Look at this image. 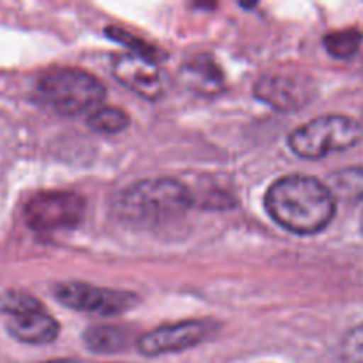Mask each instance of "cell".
Masks as SVG:
<instances>
[{
    "mask_svg": "<svg viewBox=\"0 0 363 363\" xmlns=\"http://www.w3.org/2000/svg\"><path fill=\"white\" fill-rule=\"evenodd\" d=\"M211 330V323L197 321V319L163 325L138 337L137 347L145 357H162V354L177 353V351L190 350V347L204 342Z\"/></svg>",
    "mask_w": 363,
    "mask_h": 363,
    "instance_id": "cell-7",
    "label": "cell"
},
{
    "mask_svg": "<svg viewBox=\"0 0 363 363\" xmlns=\"http://www.w3.org/2000/svg\"><path fill=\"white\" fill-rule=\"evenodd\" d=\"M363 130L347 116H323L301 124L289 135V147L305 160H319L360 144Z\"/></svg>",
    "mask_w": 363,
    "mask_h": 363,
    "instance_id": "cell-4",
    "label": "cell"
},
{
    "mask_svg": "<svg viewBox=\"0 0 363 363\" xmlns=\"http://www.w3.org/2000/svg\"><path fill=\"white\" fill-rule=\"evenodd\" d=\"M184 84L195 92L204 96H215L223 91V73L215 60L208 55L194 57L183 67Z\"/></svg>",
    "mask_w": 363,
    "mask_h": 363,
    "instance_id": "cell-11",
    "label": "cell"
},
{
    "mask_svg": "<svg viewBox=\"0 0 363 363\" xmlns=\"http://www.w3.org/2000/svg\"><path fill=\"white\" fill-rule=\"evenodd\" d=\"M87 124L91 130L98 131V133L113 135L124 131L130 124V116L124 110L116 108V106H101L91 112Z\"/></svg>",
    "mask_w": 363,
    "mask_h": 363,
    "instance_id": "cell-14",
    "label": "cell"
},
{
    "mask_svg": "<svg viewBox=\"0 0 363 363\" xmlns=\"http://www.w3.org/2000/svg\"><path fill=\"white\" fill-rule=\"evenodd\" d=\"M360 225H362V233H363V215H362V220H360Z\"/></svg>",
    "mask_w": 363,
    "mask_h": 363,
    "instance_id": "cell-19",
    "label": "cell"
},
{
    "mask_svg": "<svg viewBox=\"0 0 363 363\" xmlns=\"http://www.w3.org/2000/svg\"><path fill=\"white\" fill-rule=\"evenodd\" d=\"M264 204L280 227L300 236L325 230L337 209L330 188L303 174H289L277 179L266 194Z\"/></svg>",
    "mask_w": 363,
    "mask_h": 363,
    "instance_id": "cell-1",
    "label": "cell"
},
{
    "mask_svg": "<svg viewBox=\"0 0 363 363\" xmlns=\"http://www.w3.org/2000/svg\"><path fill=\"white\" fill-rule=\"evenodd\" d=\"M340 358L344 363H363V323L344 335L340 342Z\"/></svg>",
    "mask_w": 363,
    "mask_h": 363,
    "instance_id": "cell-17",
    "label": "cell"
},
{
    "mask_svg": "<svg viewBox=\"0 0 363 363\" xmlns=\"http://www.w3.org/2000/svg\"><path fill=\"white\" fill-rule=\"evenodd\" d=\"M39 308H43V305L34 296L21 293V291H7V293L0 294V314H7L9 318L25 314V312L39 311Z\"/></svg>",
    "mask_w": 363,
    "mask_h": 363,
    "instance_id": "cell-16",
    "label": "cell"
},
{
    "mask_svg": "<svg viewBox=\"0 0 363 363\" xmlns=\"http://www.w3.org/2000/svg\"><path fill=\"white\" fill-rule=\"evenodd\" d=\"M53 296L60 305L73 311L96 315H117L138 303V296L128 291L94 287L89 284L66 282L53 287Z\"/></svg>",
    "mask_w": 363,
    "mask_h": 363,
    "instance_id": "cell-6",
    "label": "cell"
},
{
    "mask_svg": "<svg viewBox=\"0 0 363 363\" xmlns=\"http://www.w3.org/2000/svg\"><path fill=\"white\" fill-rule=\"evenodd\" d=\"M113 77L142 98L155 101L165 92V82L152 60L137 53H124L113 59Z\"/></svg>",
    "mask_w": 363,
    "mask_h": 363,
    "instance_id": "cell-8",
    "label": "cell"
},
{
    "mask_svg": "<svg viewBox=\"0 0 363 363\" xmlns=\"http://www.w3.org/2000/svg\"><path fill=\"white\" fill-rule=\"evenodd\" d=\"M35 92L43 105L59 116L94 112L105 99V85L80 69L59 67L39 77Z\"/></svg>",
    "mask_w": 363,
    "mask_h": 363,
    "instance_id": "cell-3",
    "label": "cell"
},
{
    "mask_svg": "<svg viewBox=\"0 0 363 363\" xmlns=\"http://www.w3.org/2000/svg\"><path fill=\"white\" fill-rule=\"evenodd\" d=\"M194 204V195L179 181L145 179L126 188L117 199L121 218L138 225H158L179 218Z\"/></svg>",
    "mask_w": 363,
    "mask_h": 363,
    "instance_id": "cell-2",
    "label": "cell"
},
{
    "mask_svg": "<svg viewBox=\"0 0 363 363\" xmlns=\"http://www.w3.org/2000/svg\"><path fill=\"white\" fill-rule=\"evenodd\" d=\"M363 35L357 28L330 32L325 38V48L335 59H351L360 50Z\"/></svg>",
    "mask_w": 363,
    "mask_h": 363,
    "instance_id": "cell-15",
    "label": "cell"
},
{
    "mask_svg": "<svg viewBox=\"0 0 363 363\" xmlns=\"http://www.w3.org/2000/svg\"><path fill=\"white\" fill-rule=\"evenodd\" d=\"M131 333L119 326H92L85 332L84 342L94 353H117L130 346Z\"/></svg>",
    "mask_w": 363,
    "mask_h": 363,
    "instance_id": "cell-12",
    "label": "cell"
},
{
    "mask_svg": "<svg viewBox=\"0 0 363 363\" xmlns=\"http://www.w3.org/2000/svg\"><path fill=\"white\" fill-rule=\"evenodd\" d=\"M7 330L16 340L25 344H34V346L53 342L60 332L59 323L52 315L46 314L43 308L13 315L7 321Z\"/></svg>",
    "mask_w": 363,
    "mask_h": 363,
    "instance_id": "cell-10",
    "label": "cell"
},
{
    "mask_svg": "<svg viewBox=\"0 0 363 363\" xmlns=\"http://www.w3.org/2000/svg\"><path fill=\"white\" fill-rule=\"evenodd\" d=\"M84 199L73 191H45L25 206V222L38 233L73 229L84 216Z\"/></svg>",
    "mask_w": 363,
    "mask_h": 363,
    "instance_id": "cell-5",
    "label": "cell"
},
{
    "mask_svg": "<svg viewBox=\"0 0 363 363\" xmlns=\"http://www.w3.org/2000/svg\"><path fill=\"white\" fill-rule=\"evenodd\" d=\"M45 363H82V362L80 360H50Z\"/></svg>",
    "mask_w": 363,
    "mask_h": 363,
    "instance_id": "cell-18",
    "label": "cell"
},
{
    "mask_svg": "<svg viewBox=\"0 0 363 363\" xmlns=\"http://www.w3.org/2000/svg\"><path fill=\"white\" fill-rule=\"evenodd\" d=\"M337 199H342L346 202L363 201V169L360 167H351L342 169L330 177V184H326Z\"/></svg>",
    "mask_w": 363,
    "mask_h": 363,
    "instance_id": "cell-13",
    "label": "cell"
},
{
    "mask_svg": "<svg viewBox=\"0 0 363 363\" xmlns=\"http://www.w3.org/2000/svg\"><path fill=\"white\" fill-rule=\"evenodd\" d=\"M255 96L279 112H293L311 101V85L298 74L269 73L259 78Z\"/></svg>",
    "mask_w": 363,
    "mask_h": 363,
    "instance_id": "cell-9",
    "label": "cell"
}]
</instances>
